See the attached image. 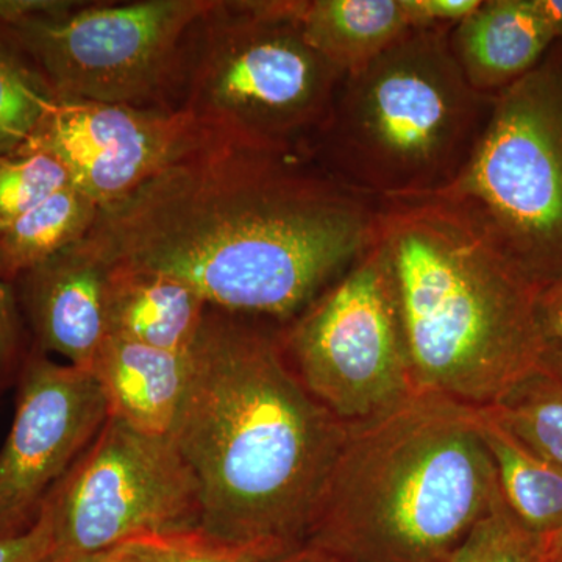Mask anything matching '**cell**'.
<instances>
[{
    "label": "cell",
    "mask_w": 562,
    "mask_h": 562,
    "mask_svg": "<svg viewBox=\"0 0 562 562\" xmlns=\"http://www.w3.org/2000/svg\"><path fill=\"white\" fill-rule=\"evenodd\" d=\"M302 5L213 0L181 40L161 109L211 143L310 157L346 74L306 40Z\"/></svg>",
    "instance_id": "8992f818"
},
{
    "label": "cell",
    "mask_w": 562,
    "mask_h": 562,
    "mask_svg": "<svg viewBox=\"0 0 562 562\" xmlns=\"http://www.w3.org/2000/svg\"><path fill=\"white\" fill-rule=\"evenodd\" d=\"M60 558L58 557H52L50 560H47L46 562H60Z\"/></svg>",
    "instance_id": "836d02e7"
},
{
    "label": "cell",
    "mask_w": 562,
    "mask_h": 562,
    "mask_svg": "<svg viewBox=\"0 0 562 562\" xmlns=\"http://www.w3.org/2000/svg\"><path fill=\"white\" fill-rule=\"evenodd\" d=\"M543 562H562V532L547 539Z\"/></svg>",
    "instance_id": "d6a6232c"
},
{
    "label": "cell",
    "mask_w": 562,
    "mask_h": 562,
    "mask_svg": "<svg viewBox=\"0 0 562 562\" xmlns=\"http://www.w3.org/2000/svg\"><path fill=\"white\" fill-rule=\"evenodd\" d=\"M375 243L417 392L484 408L538 369L546 344L535 288L452 206L380 201Z\"/></svg>",
    "instance_id": "3957f363"
},
{
    "label": "cell",
    "mask_w": 562,
    "mask_h": 562,
    "mask_svg": "<svg viewBox=\"0 0 562 562\" xmlns=\"http://www.w3.org/2000/svg\"><path fill=\"white\" fill-rule=\"evenodd\" d=\"M501 497L476 408L417 392L349 427L303 546L350 562H449Z\"/></svg>",
    "instance_id": "277c9868"
},
{
    "label": "cell",
    "mask_w": 562,
    "mask_h": 562,
    "mask_svg": "<svg viewBox=\"0 0 562 562\" xmlns=\"http://www.w3.org/2000/svg\"><path fill=\"white\" fill-rule=\"evenodd\" d=\"M449 40L465 79L486 95L522 79L557 43L531 0H482Z\"/></svg>",
    "instance_id": "5bb4252c"
},
{
    "label": "cell",
    "mask_w": 562,
    "mask_h": 562,
    "mask_svg": "<svg viewBox=\"0 0 562 562\" xmlns=\"http://www.w3.org/2000/svg\"><path fill=\"white\" fill-rule=\"evenodd\" d=\"M301 21L308 43L344 74L413 31L406 0H303Z\"/></svg>",
    "instance_id": "e0dca14e"
},
{
    "label": "cell",
    "mask_w": 562,
    "mask_h": 562,
    "mask_svg": "<svg viewBox=\"0 0 562 562\" xmlns=\"http://www.w3.org/2000/svg\"><path fill=\"white\" fill-rule=\"evenodd\" d=\"M379 206L310 157L201 139L99 210L83 243L110 266L165 273L211 308L283 328L372 246Z\"/></svg>",
    "instance_id": "6da1fadb"
},
{
    "label": "cell",
    "mask_w": 562,
    "mask_h": 562,
    "mask_svg": "<svg viewBox=\"0 0 562 562\" xmlns=\"http://www.w3.org/2000/svg\"><path fill=\"white\" fill-rule=\"evenodd\" d=\"M32 349L31 336L13 284L0 276V391L16 386L22 364Z\"/></svg>",
    "instance_id": "d4e9b609"
},
{
    "label": "cell",
    "mask_w": 562,
    "mask_h": 562,
    "mask_svg": "<svg viewBox=\"0 0 562 562\" xmlns=\"http://www.w3.org/2000/svg\"><path fill=\"white\" fill-rule=\"evenodd\" d=\"M538 368L562 383V344L543 346Z\"/></svg>",
    "instance_id": "4dcf8cb0"
},
{
    "label": "cell",
    "mask_w": 562,
    "mask_h": 562,
    "mask_svg": "<svg viewBox=\"0 0 562 562\" xmlns=\"http://www.w3.org/2000/svg\"><path fill=\"white\" fill-rule=\"evenodd\" d=\"M531 3L554 41L562 40V0H531Z\"/></svg>",
    "instance_id": "f1b7e54d"
},
{
    "label": "cell",
    "mask_w": 562,
    "mask_h": 562,
    "mask_svg": "<svg viewBox=\"0 0 562 562\" xmlns=\"http://www.w3.org/2000/svg\"><path fill=\"white\" fill-rule=\"evenodd\" d=\"M57 101L38 66L0 24V155L27 144Z\"/></svg>",
    "instance_id": "ffe728a7"
},
{
    "label": "cell",
    "mask_w": 562,
    "mask_h": 562,
    "mask_svg": "<svg viewBox=\"0 0 562 562\" xmlns=\"http://www.w3.org/2000/svg\"><path fill=\"white\" fill-rule=\"evenodd\" d=\"M54 554V531L46 509H41L31 530L0 538V562H46Z\"/></svg>",
    "instance_id": "484cf974"
},
{
    "label": "cell",
    "mask_w": 562,
    "mask_h": 562,
    "mask_svg": "<svg viewBox=\"0 0 562 562\" xmlns=\"http://www.w3.org/2000/svg\"><path fill=\"white\" fill-rule=\"evenodd\" d=\"M281 328L209 308L171 436L206 535L273 554L303 546L349 425L299 379Z\"/></svg>",
    "instance_id": "7a4b0ae2"
},
{
    "label": "cell",
    "mask_w": 562,
    "mask_h": 562,
    "mask_svg": "<svg viewBox=\"0 0 562 562\" xmlns=\"http://www.w3.org/2000/svg\"><path fill=\"white\" fill-rule=\"evenodd\" d=\"M69 184L68 171L49 151L22 146L0 155V232Z\"/></svg>",
    "instance_id": "7402d4cb"
},
{
    "label": "cell",
    "mask_w": 562,
    "mask_h": 562,
    "mask_svg": "<svg viewBox=\"0 0 562 562\" xmlns=\"http://www.w3.org/2000/svg\"><path fill=\"white\" fill-rule=\"evenodd\" d=\"M209 308L198 292L173 277L111 266L106 290L109 336L187 355Z\"/></svg>",
    "instance_id": "2e32d148"
},
{
    "label": "cell",
    "mask_w": 562,
    "mask_h": 562,
    "mask_svg": "<svg viewBox=\"0 0 562 562\" xmlns=\"http://www.w3.org/2000/svg\"><path fill=\"white\" fill-rule=\"evenodd\" d=\"M99 206L72 184L0 232V276L9 283L87 238Z\"/></svg>",
    "instance_id": "d6986e66"
},
{
    "label": "cell",
    "mask_w": 562,
    "mask_h": 562,
    "mask_svg": "<svg viewBox=\"0 0 562 562\" xmlns=\"http://www.w3.org/2000/svg\"><path fill=\"white\" fill-rule=\"evenodd\" d=\"M280 335L306 390L349 427L386 416L417 394L397 295L375 239Z\"/></svg>",
    "instance_id": "9c48e42d"
},
{
    "label": "cell",
    "mask_w": 562,
    "mask_h": 562,
    "mask_svg": "<svg viewBox=\"0 0 562 562\" xmlns=\"http://www.w3.org/2000/svg\"><path fill=\"white\" fill-rule=\"evenodd\" d=\"M482 0H406L413 29H452L479 9Z\"/></svg>",
    "instance_id": "4316f807"
},
{
    "label": "cell",
    "mask_w": 562,
    "mask_h": 562,
    "mask_svg": "<svg viewBox=\"0 0 562 562\" xmlns=\"http://www.w3.org/2000/svg\"><path fill=\"white\" fill-rule=\"evenodd\" d=\"M479 428L490 450L506 505L543 541L562 532V469L532 452L482 408Z\"/></svg>",
    "instance_id": "ac0fdd59"
},
{
    "label": "cell",
    "mask_w": 562,
    "mask_h": 562,
    "mask_svg": "<svg viewBox=\"0 0 562 562\" xmlns=\"http://www.w3.org/2000/svg\"><path fill=\"white\" fill-rule=\"evenodd\" d=\"M109 416L149 435H171L190 380V353L106 336L92 361Z\"/></svg>",
    "instance_id": "9a60e30c"
},
{
    "label": "cell",
    "mask_w": 562,
    "mask_h": 562,
    "mask_svg": "<svg viewBox=\"0 0 562 562\" xmlns=\"http://www.w3.org/2000/svg\"><path fill=\"white\" fill-rule=\"evenodd\" d=\"M117 549L131 562H266L277 557L258 547L220 541L199 527L139 536Z\"/></svg>",
    "instance_id": "cb8c5ba5"
},
{
    "label": "cell",
    "mask_w": 562,
    "mask_h": 562,
    "mask_svg": "<svg viewBox=\"0 0 562 562\" xmlns=\"http://www.w3.org/2000/svg\"><path fill=\"white\" fill-rule=\"evenodd\" d=\"M111 266L83 241L14 281L32 346L91 371L109 336L106 290Z\"/></svg>",
    "instance_id": "4fadbf2b"
},
{
    "label": "cell",
    "mask_w": 562,
    "mask_h": 562,
    "mask_svg": "<svg viewBox=\"0 0 562 562\" xmlns=\"http://www.w3.org/2000/svg\"><path fill=\"white\" fill-rule=\"evenodd\" d=\"M543 552L546 541L517 520L502 495L449 562H543Z\"/></svg>",
    "instance_id": "603a6c76"
},
{
    "label": "cell",
    "mask_w": 562,
    "mask_h": 562,
    "mask_svg": "<svg viewBox=\"0 0 562 562\" xmlns=\"http://www.w3.org/2000/svg\"><path fill=\"white\" fill-rule=\"evenodd\" d=\"M213 0H0L58 99L161 109L181 40Z\"/></svg>",
    "instance_id": "ba28073f"
},
{
    "label": "cell",
    "mask_w": 562,
    "mask_h": 562,
    "mask_svg": "<svg viewBox=\"0 0 562 562\" xmlns=\"http://www.w3.org/2000/svg\"><path fill=\"white\" fill-rule=\"evenodd\" d=\"M430 198L458 211L536 291L562 280V40L495 95L468 168Z\"/></svg>",
    "instance_id": "52a82bcc"
},
{
    "label": "cell",
    "mask_w": 562,
    "mask_h": 562,
    "mask_svg": "<svg viewBox=\"0 0 562 562\" xmlns=\"http://www.w3.org/2000/svg\"><path fill=\"white\" fill-rule=\"evenodd\" d=\"M532 452L562 469V383L536 369L482 408Z\"/></svg>",
    "instance_id": "44dd1931"
},
{
    "label": "cell",
    "mask_w": 562,
    "mask_h": 562,
    "mask_svg": "<svg viewBox=\"0 0 562 562\" xmlns=\"http://www.w3.org/2000/svg\"><path fill=\"white\" fill-rule=\"evenodd\" d=\"M535 312L543 344H562V280L536 291Z\"/></svg>",
    "instance_id": "83f0119b"
},
{
    "label": "cell",
    "mask_w": 562,
    "mask_h": 562,
    "mask_svg": "<svg viewBox=\"0 0 562 562\" xmlns=\"http://www.w3.org/2000/svg\"><path fill=\"white\" fill-rule=\"evenodd\" d=\"M450 29H413L344 77L312 160L376 199H419L452 187L490 124L495 95L473 90Z\"/></svg>",
    "instance_id": "5b68a950"
},
{
    "label": "cell",
    "mask_w": 562,
    "mask_h": 562,
    "mask_svg": "<svg viewBox=\"0 0 562 562\" xmlns=\"http://www.w3.org/2000/svg\"><path fill=\"white\" fill-rule=\"evenodd\" d=\"M266 562H350L316 547L301 546L290 552L281 553L279 557Z\"/></svg>",
    "instance_id": "f546056e"
},
{
    "label": "cell",
    "mask_w": 562,
    "mask_h": 562,
    "mask_svg": "<svg viewBox=\"0 0 562 562\" xmlns=\"http://www.w3.org/2000/svg\"><path fill=\"white\" fill-rule=\"evenodd\" d=\"M13 425L0 449V538L38 522L52 490L109 419L101 384L32 346L16 382Z\"/></svg>",
    "instance_id": "8fae6325"
},
{
    "label": "cell",
    "mask_w": 562,
    "mask_h": 562,
    "mask_svg": "<svg viewBox=\"0 0 562 562\" xmlns=\"http://www.w3.org/2000/svg\"><path fill=\"white\" fill-rule=\"evenodd\" d=\"M43 509L60 558L105 552L201 520L198 482L172 436L149 435L111 416Z\"/></svg>",
    "instance_id": "30bf717a"
},
{
    "label": "cell",
    "mask_w": 562,
    "mask_h": 562,
    "mask_svg": "<svg viewBox=\"0 0 562 562\" xmlns=\"http://www.w3.org/2000/svg\"><path fill=\"white\" fill-rule=\"evenodd\" d=\"M60 562H131L117 547L105 550V552L85 554V557L76 558H60Z\"/></svg>",
    "instance_id": "1f68e13d"
},
{
    "label": "cell",
    "mask_w": 562,
    "mask_h": 562,
    "mask_svg": "<svg viewBox=\"0 0 562 562\" xmlns=\"http://www.w3.org/2000/svg\"><path fill=\"white\" fill-rule=\"evenodd\" d=\"M201 139L180 111L58 99L24 146L54 155L72 187L105 209Z\"/></svg>",
    "instance_id": "7c38bea8"
}]
</instances>
